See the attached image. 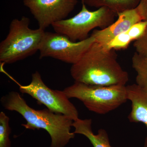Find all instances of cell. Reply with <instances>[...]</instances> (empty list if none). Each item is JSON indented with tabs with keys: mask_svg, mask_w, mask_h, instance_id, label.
<instances>
[{
	"mask_svg": "<svg viewBox=\"0 0 147 147\" xmlns=\"http://www.w3.org/2000/svg\"><path fill=\"white\" fill-rule=\"evenodd\" d=\"M70 74L75 82L96 86H125L128 73L119 63L115 50L95 42L79 61L72 65Z\"/></svg>",
	"mask_w": 147,
	"mask_h": 147,
	"instance_id": "6da1fadb",
	"label": "cell"
},
{
	"mask_svg": "<svg viewBox=\"0 0 147 147\" xmlns=\"http://www.w3.org/2000/svg\"><path fill=\"white\" fill-rule=\"evenodd\" d=\"M1 101L5 109L17 112L24 118L27 123L21 125L27 129H42L47 131L51 139L50 147H64L75 137L71 131L73 120L47 108L35 110L17 92H9L1 98Z\"/></svg>",
	"mask_w": 147,
	"mask_h": 147,
	"instance_id": "7a4b0ae2",
	"label": "cell"
},
{
	"mask_svg": "<svg viewBox=\"0 0 147 147\" xmlns=\"http://www.w3.org/2000/svg\"><path fill=\"white\" fill-rule=\"evenodd\" d=\"M30 24V19L26 16L11 21L8 34L0 44L1 63H13L39 51L45 30L31 29Z\"/></svg>",
	"mask_w": 147,
	"mask_h": 147,
	"instance_id": "3957f363",
	"label": "cell"
},
{
	"mask_svg": "<svg viewBox=\"0 0 147 147\" xmlns=\"http://www.w3.org/2000/svg\"><path fill=\"white\" fill-rule=\"evenodd\" d=\"M68 98L82 101L90 111L105 115L127 100L126 86H101L75 82L63 91Z\"/></svg>",
	"mask_w": 147,
	"mask_h": 147,
	"instance_id": "277c9868",
	"label": "cell"
},
{
	"mask_svg": "<svg viewBox=\"0 0 147 147\" xmlns=\"http://www.w3.org/2000/svg\"><path fill=\"white\" fill-rule=\"evenodd\" d=\"M115 13L106 7L97 10H88L82 4L81 11L73 17L54 23L52 25L55 32L64 35L74 42L89 37V34L96 28L103 29L115 22Z\"/></svg>",
	"mask_w": 147,
	"mask_h": 147,
	"instance_id": "5b68a950",
	"label": "cell"
},
{
	"mask_svg": "<svg viewBox=\"0 0 147 147\" xmlns=\"http://www.w3.org/2000/svg\"><path fill=\"white\" fill-rule=\"evenodd\" d=\"M95 41L91 35L84 40L74 42L64 35L45 32L39 48V58L48 57L74 64Z\"/></svg>",
	"mask_w": 147,
	"mask_h": 147,
	"instance_id": "8992f818",
	"label": "cell"
},
{
	"mask_svg": "<svg viewBox=\"0 0 147 147\" xmlns=\"http://www.w3.org/2000/svg\"><path fill=\"white\" fill-rule=\"evenodd\" d=\"M18 85L22 93L31 96L52 112L67 116L74 121L79 119L78 110L63 91L52 90L47 87L38 71L32 74V81L28 85Z\"/></svg>",
	"mask_w": 147,
	"mask_h": 147,
	"instance_id": "52a82bcc",
	"label": "cell"
},
{
	"mask_svg": "<svg viewBox=\"0 0 147 147\" xmlns=\"http://www.w3.org/2000/svg\"><path fill=\"white\" fill-rule=\"evenodd\" d=\"M77 0H24L25 6L45 30L54 23L65 19L78 3Z\"/></svg>",
	"mask_w": 147,
	"mask_h": 147,
	"instance_id": "ba28073f",
	"label": "cell"
},
{
	"mask_svg": "<svg viewBox=\"0 0 147 147\" xmlns=\"http://www.w3.org/2000/svg\"><path fill=\"white\" fill-rule=\"evenodd\" d=\"M117 21L103 29L92 31L91 36L95 39V42L105 46L115 37L125 32L132 26L143 21L137 8L125 11L118 13Z\"/></svg>",
	"mask_w": 147,
	"mask_h": 147,
	"instance_id": "9c48e42d",
	"label": "cell"
},
{
	"mask_svg": "<svg viewBox=\"0 0 147 147\" xmlns=\"http://www.w3.org/2000/svg\"><path fill=\"white\" fill-rule=\"evenodd\" d=\"M127 100L131 104V110L128 117L129 121L142 123L147 129V84H137L126 86ZM144 147H147V135Z\"/></svg>",
	"mask_w": 147,
	"mask_h": 147,
	"instance_id": "30bf717a",
	"label": "cell"
},
{
	"mask_svg": "<svg viewBox=\"0 0 147 147\" xmlns=\"http://www.w3.org/2000/svg\"><path fill=\"white\" fill-rule=\"evenodd\" d=\"M91 119H79L74 121L72 127L75 129L74 133L84 135L89 140L93 147H113L110 145L107 131L103 129L94 134L92 129Z\"/></svg>",
	"mask_w": 147,
	"mask_h": 147,
	"instance_id": "8fae6325",
	"label": "cell"
},
{
	"mask_svg": "<svg viewBox=\"0 0 147 147\" xmlns=\"http://www.w3.org/2000/svg\"><path fill=\"white\" fill-rule=\"evenodd\" d=\"M140 0H82V4L91 7H106L116 15L125 11L136 8Z\"/></svg>",
	"mask_w": 147,
	"mask_h": 147,
	"instance_id": "7c38bea8",
	"label": "cell"
},
{
	"mask_svg": "<svg viewBox=\"0 0 147 147\" xmlns=\"http://www.w3.org/2000/svg\"><path fill=\"white\" fill-rule=\"evenodd\" d=\"M132 66L137 73L136 84H147V57L135 52L131 59Z\"/></svg>",
	"mask_w": 147,
	"mask_h": 147,
	"instance_id": "4fadbf2b",
	"label": "cell"
},
{
	"mask_svg": "<svg viewBox=\"0 0 147 147\" xmlns=\"http://www.w3.org/2000/svg\"><path fill=\"white\" fill-rule=\"evenodd\" d=\"M9 118L3 112L0 113V147H11L9 135L11 129L9 126Z\"/></svg>",
	"mask_w": 147,
	"mask_h": 147,
	"instance_id": "5bb4252c",
	"label": "cell"
},
{
	"mask_svg": "<svg viewBox=\"0 0 147 147\" xmlns=\"http://www.w3.org/2000/svg\"><path fill=\"white\" fill-rule=\"evenodd\" d=\"M132 41H133L131 37L126 31L115 37L108 44L104 46L109 50L115 51L123 50L126 49Z\"/></svg>",
	"mask_w": 147,
	"mask_h": 147,
	"instance_id": "9a60e30c",
	"label": "cell"
},
{
	"mask_svg": "<svg viewBox=\"0 0 147 147\" xmlns=\"http://www.w3.org/2000/svg\"><path fill=\"white\" fill-rule=\"evenodd\" d=\"M147 28V21L143 20L134 24L127 32L132 41H135L143 35Z\"/></svg>",
	"mask_w": 147,
	"mask_h": 147,
	"instance_id": "2e32d148",
	"label": "cell"
},
{
	"mask_svg": "<svg viewBox=\"0 0 147 147\" xmlns=\"http://www.w3.org/2000/svg\"><path fill=\"white\" fill-rule=\"evenodd\" d=\"M133 45L136 53L147 57V28L143 35L139 39L134 41Z\"/></svg>",
	"mask_w": 147,
	"mask_h": 147,
	"instance_id": "e0dca14e",
	"label": "cell"
},
{
	"mask_svg": "<svg viewBox=\"0 0 147 147\" xmlns=\"http://www.w3.org/2000/svg\"><path fill=\"white\" fill-rule=\"evenodd\" d=\"M136 8L143 20L147 21V0H140Z\"/></svg>",
	"mask_w": 147,
	"mask_h": 147,
	"instance_id": "ac0fdd59",
	"label": "cell"
}]
</instances>
